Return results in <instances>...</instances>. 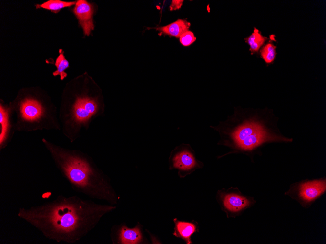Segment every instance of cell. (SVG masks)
Segmentation results:
<instances>
[{"instance_id": "2e32d148", "label": "cell", "mask_w": 326, "mask_h": 244, "mask_svg": "<svg viewBox=\"0 0 326 244\" xmlns=\"http://www.w3.org/2000/svg\"><path fill=\"white\" fill-rule=\"evenodd\" d=\"M57 69L53 72L54 76H60L61 80H64L67 76L65 70L69 67L68 61L65 58L63 53H61L57 58L55 64Z\"/></svg>"}, {"instance_id": "9a60e30c", "label": "cell", "mask_w": 326, "mask_h": 244, "mask_svg": "<svg viewBox=\"0 0 326 244\" xmlns=\"http://www.w3.org/2000/svg\"><path fill=\"white\" fill-rule=\"evenodd\" d=\"M273 36V35L270 36L269 40L264 44L259 51L261 58L263 59L267 66L273 63L277 55V46L273 42L276 41V40L274 39L275 36Z\"/></svg>"}, {"instance_id": "d6986e66", "label": "cell", "mask_w": 326, "mask_h": 244, "mask_svg": "<svg viewBox=\"0 0 326 244\" xmlns=\"http://www.w3.org/2000/svg\"><path fill=\"white\" fill-rule=\"evenodd\" d=\"M184 0H173L169 6L170 11L179 9L183 5Z\"/></svg>"}, {"instance_id": "5bb4252c", "label": "cell", "mask_w": 326, "mask_h": 244, "mask_svg": "<svg viewBox=\"0 0 326 244\" xmlns=\"http://www.w3.org/2000/svg\"><path fill=\"white\" fill-rule=\"evenodd\" d=\"M250 35L244 38V40L249 46L251 54L257 53L269 38L263 36L261 32L255 27Z\"/></svg>"}, {"instance_id": "ac0fdd59", "label": "cell", "mask_w": 326, "mask_h": 244, "mask_svg": "<svg viewBox=\"0 0 326 244\" xmlns=\"http://www.w3.org/2000/svg\"><path fill=\"white\" fill-rule=\"evenodd\" d=\"M196 39L193 33L188 30L183 33L179 38L181 44L184 46H188L193 44Z\"/></svg>"}, {"instance_id": "52a82bcc", "label": "cell", "mask_w": 326, "mask_h": 244, "mask_svg": "<svg viewBox=\"0 0 326 244\" xmlns=\"http://www.w3.org/2000/svg\"><path fill=\"white\" fill-rule=\"evenodd\" d=\"M216 199L227 218H235L255 205L252 196L244 195L237 187L223 188L217 191Z\"/></svg>"}, {"instance_id": "8fae6325", "label": "cell", "mask_w": 326, "mask_h": 244, "mask_svg": "<svg viewBox=\"0 0 326 244\" xmlns=\"http://www.w3.org/2000/svg\"><path fill=\"white\" fill-rule=\"evenodd\" d=\"M73 12L85 35L89 36L94 29L93 9L86 0H79L76 2Z\"/></svg>"}, {"instance_id": "4fadbf2b", "label": "cell", "mask_w": 326, "mask_h": 244, "mask_svg": "<svg viewBox=\"0 0 326 244\" xmlns=\"http://www.w3.org/2000/svg\"><path fill=\"white\" fill-rule=\"evenodd\" d=\"M190 26V22L186 20L178 19L168 25L159 27L156 29L170 36L180 38L183 33L189 30Z\"/></svg>"}, {"instance_id": "277c9868", "label": "cell", "mask_w": 326, "mask_h": 244, "mask_svg": "<svg viewBox=\"0 0 326 244\" xmlns=\"http://www.w3.org/2000/svg\"><path fill=\"white\" fill-rule=\"evenodd\" d=\"M89 91L84 88L83 92L73 94L60 111L61 131L71 143L80 137L82 130H87L94 119L103 115V105L98 94H90Z\"/></svg>"}, {"instance_id": "8992f818", "label": "cell", "mask_w": 326, "mask_h": 244, "mask_svg": "<svg viewBox=\"0 0 326 244\" xmlns=\"http://www.w3.org/2000/svg\"><path fill=\"white\" fill-rule=\"evenodd\" d=\"M326 192V178L302 180L291 184L285 196L297 201L304 208L312 204Z\"/></svg>"}, {"instance_id": "ba28073f", "label": "cell", "mask_w": 326, "mask_h": 244, "mask_svg": "<svg viewBox=\"0 0 326 244\" xmlns=\"http://www.w3.org/2000/svg\"><path fill=\"white\" fill-rule=\"evenodd\" d=\"M168 165L170 170L177 171L181 178H185L204 166L197 158L191 145L187 143H182L172 150L168 158Z\"/></svg>"}, {"instance_id": "9c48e42d", "label": "cell", "mask_w": 326, "mask_h": 244, "mask_svg": "<svg viewBox=\"0 0 326 244\" xmlns=\"http://www.w3.org/2000/svg\"><path fill=\"white\" fill-rule=\"evenodd\" d=\"M143 229V225L139 222L131 228L125 223L114 225L111 228V241L113 244H148Z\"/></svg>"}, {"instance_id": "7c38bea8", "label": "cell", "mask_w": 326, "mask_h": 244, "mask_svg": "<svg viewBox=\"0 0 326 244\" xmlns=\"http://www.w3.org/2000/svg\"><path fill=\"white\" fill-rule=\"evenodd\" d=\"M174 226L173 235L178 238L183 240L187 244H192V236L199 232L198 223L194 221H181L175 218L173 220Z\"/></svg>"}, {"instance_id": "7a4b0ae2", "label": "cell", "mask_w": 326, "mask_h": 244, "mask_svg": "<svg viewBox=\"0 0 326 244\" xmlns=\"http://www.w3.org/2000/svg\"><path fill=\"white\" fill-rule=\"evenodd\" d=\"M279 118L272 109L234 107V113L224 121L210 127L220 136L217 144L228 147L229 152L217 157L243 154L254 162L255 155L261 156L262 148L269 143H290L292 138L283 134L278 127Z\"/></svg>"}, {"instance_id": "30bf717a", "label": "cell", "mask_w": 326, "mask_h": 244, "mask_svg": "<svg viewBox=\"0 0 326 244\" xmlns=\"http://www.w3.org/2000/svg\"><path fill=\"white\" fill-rule=\"evenodd\" d=\"M10 106L0 104V150H4L11 142L16 131Z\"/></svg>"}, {"instance_id": "e0dca14e", "label": "cell", "mask_w": 326, "mask_h": 244, "mask_svg": "<svg viewBox=\"0 0 326 244\" xmlns=\"http://www.w3.org/2000/svg\"><path fill=\"white\" fill-rule=\"evenodd\" d=\"M75 4L76 2L74 1L67 2L59 0H50L41 5H39V6L52 11H58L63 8L69 7Z\"/></svg>"}, {"instance_id": "5b68a950", "label": "cell", "mask_w": 326, "mask_h": 244, "mask_svg": "<svg viewBox=\"0 0 326 244\" xmlns=\"http://www.w3.org/2000/svg\"><path fill=\"white\" fill-rule=\"evenodd\" d=\"M24 95L19 96L10 105L12 113L16 115L14 120L16 131L61 130L59 116L54 108L47 105L39 97L30 94Z\"/></svg>"}, {"instance_id": "6da1fadb", "label": "cell", "mask_w": 326, "mask_h": 244, "mask_svg": "<svg viewBox=\"0 0 326 244\" xmlns=\"http://www.w3.org/2000/svg\"><path fill=\"white\" fill-rule=\"evenodd\" d=\"M116 205L100 204L77 195L57 196L29 207H20L17 216L45 238L60 243H75L85 237Z\"/></svg>"}, {"instance_id": "3957f363", "label": "cell", "mask_w": 326, "mask_h": 244, "mask_svg": "<svg viewBox=\"0 0 326 244\" xmlns=\"http://www.w3.org/2000/svg\"><path fill=\"white\" fill-rule=\"evenodd\" d=\"M42 142L55 166L72 189L91 199L116 205L119 196L110 177L83 151L57 145L46 138Z\"/></svg>"}]
</instances>
